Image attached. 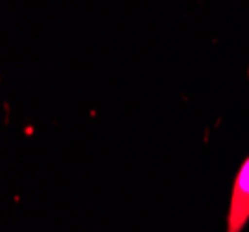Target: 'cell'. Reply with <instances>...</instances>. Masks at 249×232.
Listing matches in <instances>:
<instances>
[{
  "label": "cell",
  "mask_w": 249,
  "mask_h": 232,
  "mask_svg": "<svg viewBox=\"0 0 249 232\" xmlns=\"http://www.w3.org/2000/svg\"><path fill=\"white\" fill-rule=\"evenodd\" d=\"M249 223V154L240 164L231 190L225 232H244Z\"/></svg>",
  "instance_id": "1"
}]
</instances>
